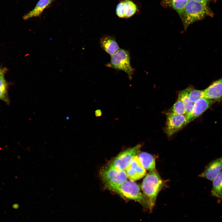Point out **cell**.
I'll return each mask as SVG.
<instances>
[{
	"label": "cell",
	"instance_id": "obj_1",
	"mask_svg": "<svg viewBox=\"0 0 222 222\" xmlns=\"http://www.w3.org/2000/svg\"><path fill=\"white\" fill-rule=\"evenodd\" d=\"M165 183L156 168L150 171L144 178L141 189L148 204V209L152 212L157 196Z\"/></svg>",
	"mask_w": 222,
	"mask_h": 222
},
{
	"label": "cell",
	"instance_id": "obj_2",
	"mask_svg": "<svg viewBox=\"0 0 222 222\" xmlns=\"http://www.w3.org/2000/svg\"><path fill=\"white\" fill-rule=\"evenodd\" d=\"M213 15V13L208 5L193 0H189L180 18L186 30L194 22L202 20L206 16Z\"/></svg>",
	"mask_w": 222,
	"mask_h": 222
},
{
	"label": "cell",
	"instance_id": "obj_3",
	"mask_svg": "<svg viewBox=\"0 0 222 222\" xmlns=\"http://www.w3.org/2000/svg\"><path fill=\"white\" fill-rule=\"evenodd\" d=\"M100 173L105 187L108 189L115 192L127 180L125 171L108 165L101 169Z\"/></svg>",
	"mask_w": 222,
	"mask_h": 222
},
{
	"label": "cell",
	"instance_id": "obj_4",
	"mask_svg": "<svg viewBox=\"0 0 222 222\" xmlns=\"http://www.w3.org/2000/svg\"><path fill=\"white\" fill-rule=\"evenodd\" d=\"M141 190L138 184L135 181L127 180L116 192L126 199L138 202L144 208L148 209L147 201Z\"/></svg>",
	"mask_w": 222,
	"mask_h": 222
},
{
	"label": "cell",
	"instance_id": "obj_5",
	"mask_svg": "<svg viewBox=\"0 0 222 222\" xmlns=\"http://www.w3.org/2000/svg\"><path fill=\"white\" fill-rule=\"evenodd\" d=\"M106 66L125 72L127 74L129 80L132 79L134 69L130 64V54L128 51L119 49L111 55L110 61Z\"/></svg>",
	"mask_w": 222,
	"mask_h": 222
},
{
	"label": "cell",
	"instance_id": "obj_6",
	"mask_svg": "<svg viewBox=\"0 0 222 222\" xmlns=\"http://www.w3.org/2000/svg\"><path fill=\"white\" fill-rule=\"evenodd\" d=\"M141 147L142 145L139 144L125 149L112 160L108 165L125 171L134 158L138 155Z\"/></svg>",
	"mask_w": 222,
	"mask_h": 222
},
{
	"label": "cell",
	"instance_id": "obj_7",
	"mask_svg": "<svg viewBox=\"0 0 222 222\" xmlns=\"http://www.w3.org/2000/svg\"><path fill=\"white\" fill-rule=\"evenodd\" d=\"M188 123L185 115L169 113L166 115L165 132L170 137Z\"/></svg>",
	"mask_w": 222,
	"mask_h": 222
},
{
	"label": "cell",
	"instance_id": "obj_8",
	"mask_svg": "<svg viewBox=\"0 0 222 222\" xmlns=\"http://www.w3.org/2000/svg\"><path fill=\"white\" fill-rule=\"evenodd\" d=\"M129 180L135 181L146 174V170L141 162L138 155L136 156L125 171Z\"/></svg>",
	"mask_w": 222,
	"mask_h": 222
},
{
	"label": "cell",
	"instance_id": "obj_9",
	"mask_svg": "<svg viewBox=\"0 0 222 222\" xmlns=\"http://www.w3.org/2000/svg\"><path fill=\"white\" fill-rule=\"evenodd\" d=\"M215 102L213 100L204 97L196 101L194 103L191 111L186 115L188 123L202 115Z\"/></svg>",
	"mask_w": 222,
	"mask_h": 222
},
{
	"label": "cell",
	"instance_id": "obj_10",
	"mask_svg": "<svg viewBox=\"0 0 222 222\" xmlns=\"http://www.w3.org/2000/svg\"><path fill=\"white\" fill-rule=\"evenodd\" d=\"M222 170V156L209 163L199 176L212 181Z\"/></svg>",
	"mask_w": 222,
	"mask_h": 222
},
{
	"label": "cell",
	"instance_id": "obj_11",
	"mask_svg": "<svg viewBox=\"0 0 222 222\" xmlns=\"http://www.w3.org/2000/svg\"><path fill=\"white\" fill-rule=\"evenodd\" d=\"M204 90V97L215 102L222 99V77L215 81Z\"/></svg>",
	"mask_w": 222,
	"mask_h": 222
},
{
	"label": "cell",
	"instance_id": "obj_12",
	"mask_svg": "<svg viewBox=\"0 0 222 222\" xmlns=\"http://www.w3.org/2000/svg\"><path fill=\"white\" fill-rule=\"evenodd\" d=\"M100 42L101 47L110 55L114 54L119 49L115 38L113 36H104L101 38Z\"/></svg>",
	"mask_w": 222,
	"mask_h": 222
},
{
	"label": "cell",
	"instance_id": "obj_13",
	"mask_svg": "<svg viewBox=\"0 0 222 222\" xmlns=\"http://www.w3.org/2000/svg\"><path fill=\"white\" fill-rule=\"evenodd\" d=\"M211 195L220 202L222 200V170L212 181Z\"/></svg>",
	"mask_w": 222,
	"mask_h": 222
},
{
	"label": "cell",
	"instance_id": "obj_14",
	"mask_svg": "<svg viewBox=\"0 0 222 222\" xmlns=\"http://www.w3.org/2000/svg\"><path fill=\"white\" fill-rule=\"evenodd\" d=\"M189 0H163L162 5L166 7H171L178 14L180 17Z\"/></svg>",
	"mask_w": 222,
	"mask_h": 222
},
{
	"label": "cell",
	"instance_id": "obj_15",
	"mask_svg": "<svg viewBox=\"0 0 222 222\" xmlns=\"http://www.w3.org/2000/svg\"><path fill=\"white\" fill-rule=\"evenodd\" d=\"M53 0H39L35 8L23 17L25 20L39 16Z\"/></svg>",
	"mask_w": 222,
	"mask_h": 222
},
{
	"label": "cell",
	"instance_id": "obj_16",
	"mask_svg": "<svg viewBox=\"0 0 222 222\" xmlns=\"http://www.w3.org/2000/svg\"><path fill=\"white\" fill-rule=\"evenodd\" d=\"M138 156L146 170L150 171L155 168V159L152 155L146 152H142L139 154Z\"/></svg>",
	"mask_w": 222,
	"mask_h": 222
},
{
	"label": "cell",
	"instance_id": "obj_17",
	"mask_svg": "<svg viewBox=\"0 0 222 222\" xmlns=\"http://www.w3.org/2000/svg\"><path fill=\"white\" fill-rule=\"evenodd\" d=\"M125 18H129L134 15L138 10L136 4L131 0H123Z\"/></svg>",
	"mask_w": 222,
	"mask_h": 222
},
{
	"label": "cell",
	"instance_id": "obj_18",
	"mask_svg": "<svg viewBox=\"0 0 222 222\" xmlns=\"http://www.w3.org/2000/svg\"><path fill=\"white\" fill-rule=\"evenodd\" d=\"M178 97L181 100L184 105L186 110L185 115H187L191 111L194 103L190 100L186 88L180 92Z\"/></svg>",
	"mask_w": 222,
	"mask_h": 222
},
{
	"label": "cell",
	"instance_id": "obj_19",
	"mask_svg": "<svg viewBox=\"0 0 222 222\" xmlns=\"http://www.w3.org/2000/svg\"><path fill=\"white\" fill-rule=\"evenodd\" d=\"M186 89L190 100L194 103L198 99L204 97V90L195 89L192 87H189Z\"/></svg>",
	"mask_w": 222,
	"mask_h": 222
},
{
	"label": "cell",
	"instance_id": "obj_20",
	"mask_svg": "<svg viewBox=\"0 0 222 222\" xmlns=\"http://www.w3.org/2000/svg\"><path fill=\"white\" fill-rule=\"evenodd\" d=\"M171 111L170 113L186 115V110L185 106L183 102L179 97L173 105Z\"/></svg>",
	"mask_w": 222,
	"mask_h": 222
},
{
	"label": "cell",
	"instance_id": "obj_21",
	"mask_svg": "<svg viewBox=\"0 0 222 222\" xmlns=\"http://www.w3.org/2000/svg\"><path fill=\"white\" fill-rule=\"evenodd\" d=\"M7 94V84L3 73L0 76V99L8 102Z\"/></svg>",
	"mask_w": 222,
	"mask_h": 222
},
{
	"label": "cell",
	"instance_id": "obj_22",
	"mask_svg": "<svg viewBox=\"0 0 222 222\" xmlns=\"http://www.w3.org/2000/svg\"><path fill=\"white\" fill-rule=\"evenodd\" d=\"M123 6V0H121L117 4L116 8V14L120 18H125Z\"/></svg>",
	"mask_w": 222,
	"mask_h": 222
},
{
	"label": "cell",
	"instance_id": "obj_23",
	"mask_svg": "<svg viewBox=\"0 0 222 222\" xmlns=\"http://www.w3.org/2000/svg\"><path fill=\"white\" fill-rule=\"evenodd\" d=\"M195 1L199 2L200 3L208 5V3L212 1L213 0H193Z\"/></svg>",
	"mask_w": 222,
	"mask_h": 222
},
{
	"label": "cell",
	"instance_id": "obj_24",
	"mask_svg": "<svg viewBox=\"0 0 222 222\" xmlns=\"http://www.w3.org/2000/svg\"><path fill=\"white\" fill-rule=\"evenodd\" d=\"M95 114L96 117H100L102 115V112L100 109H97L95 110Z\"/></svg>",
	"mask_w": 222,
	"mask_h": 222
},
{
	"label": "cell",
	"instance_id": "obj_25",
	"mask_svg": "<svg viewBox=\"0 0 222 222\" xmlns=\"http://www.w3.org/2000/svg\"><path fill=\"white\" fill-rule=\"evenodd\" d=\"M4 72L3 69L0 68V76L2 74H3Z\"/></svg>",
	"mask_w": 222,
	"mask_h": 222
}]
</instances>
